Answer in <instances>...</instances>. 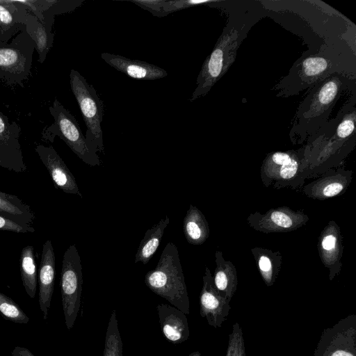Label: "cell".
I'll return each mask as SVG.
<instances>
[{"mask_svg": "<svg viewBox=\"0 0 356 356\" xmlns=\"http://www.w3.org/2000/svg\"><path fill=\"white\" fill-rule=\"evenodd\" d=\"M351 80L336 72L312 86L300 104L290 131L291 140L302 142L312 136L327 121L343 90Z\"/></svg>", "mask_w": 356, "mask_h": 356, "instance_id": "cell-1", "label": "cell"}, {"mask_svg": "<svg viewBox=\"0 0 356 356\" xmlns=\"http://www.w3.org/2000/svg\"><path fill=\"white\" fill-rule=\"evenodd\" d=\"M145 284L154 293L168 300L186 314L190 302L176 245L169 242L164 248L156 268L145 276Z\"/></svg>", "mask_w": 356, "mask_h": 356, "instance_id": "cell-2", "label": "cell"}, {"mask_svg": "<svg viewBox=\"0 0 356 356\" xmlns=\"http://www.w3.org/2000/svg\"><path fill=\"white\" fill-rule=\"evenodd\" d=\"M238 29L226 27L210 54L204 60L197 76V87L191 101L206 95L214 84L227 72L234 63L241 38Z\"/></svg>", "mask_w": 356, "mask_h": 356, "instance_id": "cell-3", "label": "cell"}, {"mask_svg": "<svg viewBox=\"0 0 356 356\" xmlns=\"http://www.w3.org/2000/svg\"><path fill=\"white\" fill-rule=\"evenodd\" d=\"M71 90L76 99L86 125V140L89 149L95 152H104L101 124L104 117V104L94 87L76 70L70 73Z\"/></svg>", "mask_w": 356, "mask_h": 356, "instance_id": "cell-4", "label": "cell"}, {"mask_svg": "<svg viewBox=\"0 0 356 356\" xmlns=\"http://www.w3.org/2000/svg\"><path fill=\"white\" fill-rule=\"evenodd\" d=\"M54 122L43 132V138L50 142L59 136L70 149L85 163L95 166L101 164L97 153L92 152L86 143L75 118L57 99L49 107Z\"/></svg>", "mask_w": 356, "mask_h": 356, "instance_id": "cell-5", "label": "cell"}, {"mask_svg": "<svg viewBox=\"0 0 356 356\" xmlns=\"http://www.w3.org/2000/svg\"><path fill=\"white\" fill-rule=\"evenodd\" d=\"M83 274L81 257L75 245L65 250L60 273V292L65 323L72 328L81 306Z\"/></svg>", "mask_w": 356, "mask_h": 356, "instance_id": "cell-6", "label": "cell"}, {"mask_svg": "<svg viewBox=\"0 0 356 356\" xmlns=\"http://www.w3.org/2000/svg\"><path fill=\"white\" fill-rule=\"evenodd\" d=\"M323 51V54L307 56L297 63L281 85H284L285 94L291 95L309 86H313L331 74L334 70V59Z\"/></svg>", "mask_w": 356, "mask_h": 356, "instance_id": "cell-7", "label": "cell"}, {"mask_svg": "<svg viewBox=\"0 0 356 356\" xmlns=\"http://www.w3.org/2000/svg\"><path fill=\"white\" fill-rule=\"evenodd\" d=\"M314 356H356V316L349 315L324 329Z\"/></svg>", "mask_w": 356, "mask_h": 356, "instance_id": "cell-8", "label": "cell"}, {"mask_svg": "<svg viewBox=\"0 0 356 356\" xmlns=\"http://www.w3.org/2000/svg\"><path fill=\"white\" fill-rule=\"evenodd\" d=\"M308 220L309 217L302 211L286 207L271 209L264 214L255 212L247 218L252 228L263 233L292 232L305 225Z\"/></svg>", "mask_w": 356, "mask_h": 356, "instance_id": "cell-9", "label": "cell"}, {"mask_svg": "<svg viewBox=\"0 0 356 356\" xmlns=\"http://www.w3.org/2000/svg\"><path fill=\"white\" fill-rule=\"evenodd\" d=\"M229 310V302L219 294L215 287L213 275L209 268L206 267L200 294L201 316L206 318L209 325L219 328L227 318Z\"/></svg>", "mask_w": 356, "mask_h": 356, "instance_id": "cell-10", "label": "cell"}, {"mask_svg": "<svg viewBox=\"0 0 356 356\" xmlns=\"http://www.w3.org/2000/svg\"><path fill=\"white\" fill-rule=\"evenodd\" d=\"M304 159L294 151L271 152L265 158L261 168L262 180L266 185L273 181L291 180L298 175Z\"/></svg>", "mask_w": 356, "mask_h": 356, "instance_id": "cell-11", "label": "cell"}, {"mask_svg": "<svg viewBox=\"0 0 356 356\" xmlns=\"http://www.w3.org/2000/svg\"><path fill=\"white\" fill-rule=\"evenodd\" d=\"M35 150L47 169L55 188L68 194L83 197L75 177L52 146L38 145Z\"/></svg>", "mask_w": 356, "mask_h": 356, "instance_id": "cell-12", "label": "cell"}, {"mask_svg": "<svg viewBox=\"0 0 356 356\" xmlns=\"http://www.w3.org/2000/svg\"><path fill=\"white\" fill-rule=\"evenodd\" d=\"M17 126L13 127L0 112V167L10 171L23 172L26 166L18 140Z\"/></svg>", "mask_w": 356, "mask_h": 356, "instance_id": "cell-13", "label": "cell"}, {"mask_svg": "<svg viewBox=\"0 0 356 356\" xmlns=\"http://www.w3.org/2000/svg\"><path fill=\"white\" fill-rule=\"evenodd\" d=\"M318 250L323 264L330 271L329 277L332 280L340 273L343 253L340 227L334 221L330 220L322 230Z\"/></svg>", "mask_w": 356, "mask_h": 356, "instance_id": "cell-14", "label": "cell"}, {"mask_svg": "<svg viewBox=\"0 0 356 356\" xmlns=\"http://www.w3.org/2000/svg\"><path fill=\"white\" fill-rule=\"evenodd\" d=\"M56 270V257L51 240L44 242L42 246L39 269L38 302L43 318H47L54 292Z\"/></svg>", "mask_w": 356, "mask_h": 356, "instance_id": "cell-15", "label": "cell"}, {"mask_svg": "<svg viewBox=\"0 0 356 356\" xmlns=\"http://www.w3.org/2000/svg\"><path fill=\"white\" fill-rule=\"evenodd\" d=\"M161 331L168 341L179 344L190 334L186 314L177 307L161 303L156 306Z\"/></svg>", "mask_w": 356, "mask_h": 356, "instance_id": "cell-16", "label": "cell"}, {"mask_svg": "<svg viewBox=\"0 0 356 356\" xmlns=\"http://www.w3.org/2000/svg\"><path fill=\"white\" fill-rule=\"evenodd\" d=\"M101 57L107 64L134 79L156 80L168 75L164 69L145 61L110 53H102Z\"/></svg>", "mask_w": 356, "mask_h": 356, "instance_id": "cell-17", "label": "cell"}, {"mask_svg": "<svg viewBox=\"0 0 356 356\" xmlns=\"http://www.w3.org/2000/svg\"><path fill=\"white\" fill-rule=\"evenodd\" d=\"M350 171L339 170L331 175H325L305 188V194L313 199L325 200L345 191L351 182Z\"/></svg>", "mask_w": 356, "mask_h": 356, "instance_id": "cell-18", "label": "cell"}, {"mask_svg": "<svg viewBox=\"0 0 356 356\" xmlns=\"http://www.w3.org/2000/svg\"><path fill=\"white\" fill-rule=\"evenodd\" d=\"M216 268L213 276L215 287L219 294L228 302L234 295L238 277L234 265L230 261H225L222 252L217 250L215 254Z\"/></svg>", "mask_w": 356, "mask_h": 356, "instance_id": "cell-19", "label": "cell"}, {"mask_svg": "<svg viewBox=\"0 0 356 356\" xmlns=\"http://www.w3.org/2000/svg\"><path fill=\"white\" fill-rule=\"evenodd\" d=\"M183 231L187 242L192 245H202L209 236L208 222L195 206L190 204L183 220Z\"/></svg>", "mask_w": 356, "mask_h": 356, "instance_id": "cell-20", "label": "cell"}, {"mask_svg": "<svg viewBox=\"0 0 356 356\" xmlns=\"http://www.w3.org/2000/svg\"><path fill=\"white\" fill-rule=\"evenodd\" d=\"M0 214L20 224L32 226L35 218L31 207L17 196L0 191Z\"/></svg>", "mask_w": 356, "mask_h": 356, "instance_id": "cell-21", "label": "cell"}, {"mask_svg": "<svg viewBox=\"0 0 356 356\" xmlns=\"http://www.w3.org/2000/svg\"><path fill=\"white\" fill-rule=\"evenodd\" d=\"M170 218L165 216L156 225L147 229L141 240L135 255L134 263L147 264L160 245L165 228L170 223Z\"/></svg>", "mask_w": 356, "mask_h": 356, "instance_id": "cell-22", "label": "cell"}, {"mask_svg": "<svg viewBox=\"0 0 356 356\" xmlns=\"http://www.w3.org/2000/svg\"><path fill=\"white\" fill-rule=\"evenodd\" d=\"M251 252L266 285L272 286L275 283L281 268V254L279 252H273L270 250L258 247L251 249Z\"/></svg>", "mask_w": 356, "mask_h": 356, "instance_id": "cell-23", "label": "cell"}, {"mask_svg": "<svg viewBox=\"0 0 356 356\" xmlns=\"http://www.w3.org/2000/svg\"><path fill=\"white\" fill-rule=\"evenodd\" d=\"M19 264L22 284L27 295L33 298L37 289V268L33 245H26L22 249Z\"/></svg>", "mask_w": 356, "mask_h": 356, "instance_id": "cell-24", "label": "cell"}, {"mask_svg": "<svg viewBox=\"0 0 356 356\" xmlns=\"http://www.w3.org/2000/svg\"><path fill=\"white\" fill-rule=\"evenodd\" d=\"M122 345L116 310L113 309L106 329L103 356H122Z\"/></svg>", "mask_w": 356, "mask_h": 356, "instance_id": "cell-25", "label": "cell"}, {"mask_svg": "<svg viewBox=\"0 0 356 356\" xmlns=\"http://www.w3.org/2000/svg\"><path fill=\"white\" fill-rule=\"evenodd\" d=\"M0 314L6 320L20 323L27 324L29 317L20 307L10 298L0 291Z\"/></svg>", "mask_w": 356, "mask_h": 356, "instance_id": "cell-26", "label": "cell"}, {"mask_svg": "<svg viewBox=\"0 0 356 356\" xmlns=\"http://www.w3.org/2000/svg\"><path fill=\"white\" fill-rule=\"evenodd\" d=\"M25 60L19 52L12 48L0 47V67L10 72L21 71Z\"/></svg>", "mask_w": 356, "mask_h": 356, "instance_id": "cell-27", "label": "cell"}, {"mask_svg": "<svg viewBox=\"0 0 356 356\" xmlns=\"http://www.w3.org/2000/svg\"><path fill=\"white\" fill-rule=\"evenodd\" d=\"M225 356H246L243 334L238 323L232 325Z\"/></svg>", "mask_w": 356, "mask_h": 356, "instance_id": "cell-28", "label": "cell"}, {"mask_svg": "<svg viewBox=\"0 0 356 356\" xmlns=\"http://www.w3.org/2000/svg\"><path fill=\"white\" fill-rule=\"evenodd\" d=\"M216 1H196V0H179V1H167L163 5V10L168 15L172 12L178 11L182 9L196 6L202 4H210Z\"/></svg>", "mask_w": 356, "mask_h": 356, "instance_id": "cell-29", "label": "cell"}, {"mask_svg": "<svg viewBox=\"0 0 356 356\" xmlns=\"http://www.w3.org/2000/svg\"><path fill=\"white\" fill-rule=\"evenodd\" d=\"M133 3L150 12L155 17H165L168 15L163 10L165 0H131Z\"/></svg>", "mask_w": 356, "mask_h": 356, "instance_id": "cell-30", "label": "cell"}, {"mask_svg": "<svg viewBox=\"0 0 356 356\" xmlns=\"http://www.w3.org/2000/svg\"><path fill=\"white\" fill-rule=\"evenodd\" d=\"M0 230L11 231L16 233L34 232L35 229L32 226L20 224L0 214Z\"/></svg>", "mask_w": 356, "mask_h": 356, "instance_id": "cell-31", "label": "cell"}, {"mask_svg": "<svg viewBox=\"0 0 356 356\" xmlns=\"http://www.w3.org/2000/svg\"><path fill=\"white\" fill-rule=\"evenodd\" d=\"M34 40L37 45L38 52L40 51V55L44 54L48 47V38L44 28L40 24H39L34 33Z\"/></svg>", "mask_w": 356, "mask_h": 356, "instance_id": "cell-32", "label": "cell"}, {"mask_svg": "<svg viewBox=\"0 0 356 356\" xmlns=\"http://www.w3.org/2000/svg\"><path fill=\"white\" fill-rule=\"evenodd\" d=\"M0 22L5 26L10 25L13 22V16L10 11L1 4H0Z\"/></svg>", "mask_w": 356, "mask_h": 356, "instance_id": "cell-33", "label": "cell"}, {"mask_svg": "<svg viewBox=\"0 0 356 356\" xmlns=\"http://www.w3.org/2000/svg\"><path fill=\"white\" fill-rule=\"evenodd\" d=\"M10 356H35V355L28 348L17 346L13 350Z\"/></svg>", "mask_w": 356, "mask_h": 356, "instance_id": "cell-34", "label": "cell"}, {"mask_svg": "<svg viewBox=\"0 0 356 356\" xmlns=\"http://www.w3.org/2000/svg\"><path fill=\"white\" fill-rule=\"evenodd\" d=\"M188 356H201V354L199 351H194Z\"/></svg>", "mask_w": 356, "mask_h": 356, "instance_id": "cell-35", "label": "cell"}]
</instances>
